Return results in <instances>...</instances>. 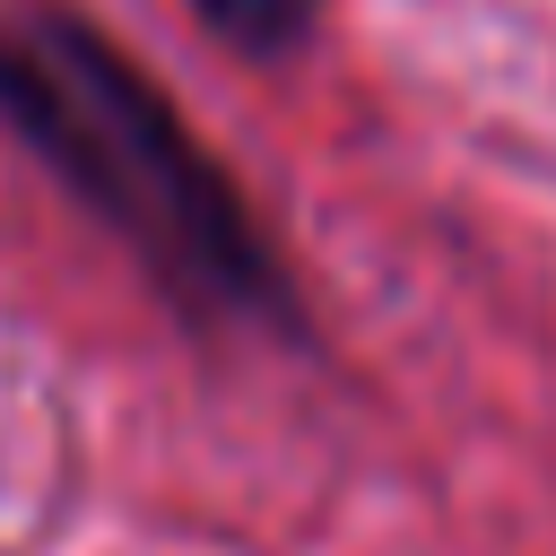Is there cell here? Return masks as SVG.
Instances as JSON below:
<instances>
[{
	"mask_svg": "<svg viewBox=\"0 0 556 556\" xmlns=\"http://www.w3.org/2000/svg\"><path fill=\"white\" fill-rule=\"evenodd\" d=\"M0 122L148 261L165 295L191 313L287 321V278L243 191L113 35L43 0L0 9Z\"/></svg>",
	"mask_w": 556,
	"mask_h": 556,
	"instance_id": "6da1fadb",
	"label": "cell"
},
{
	"mask_svg": "<svg viewBox=\"0 0 556 556\" xmlns=\"http://www.w3.org/2000/svg\"><path fill=\"white\" fill-rule=\"evenodd\" d=\"M191 9L226 52H252V61H287L313 35V0H191Z\"/></svg>",
	"mask_w": 556,
	"mask_h": 556,
	"instance_id": "7a4b0ae2",
	"label": "cell"
}]
</instances>
